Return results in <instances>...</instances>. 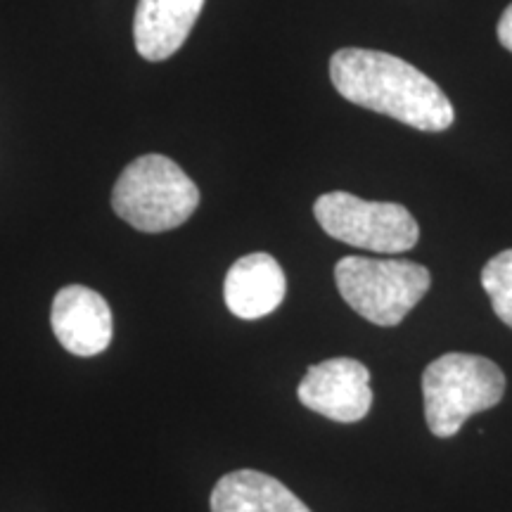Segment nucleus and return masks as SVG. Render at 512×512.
I'll list each match as a JSON object with an SVG mask.
<instances>
[{
  "instance_id": "obj_8",
  "label": "nucleus",
  "mask_w": 512,
  "mask_h": 512,
  "mask_svg": "<svg viewBox=\"0 0 512 512\" xmlns=\"http://www.w3.org/2000/svg\"><path fill=\"white\" fill-rule=\"evenodd\" d=\"M287 280L271 254H247L230 266L223 283L228 311L242 320H259L283 304Z\"/></svg>"
},
{
  "instance_id": "obj_12",
  "label": "nucleus",
  "mask_w": 512,
  "mask_h": 512,
  "mask_svg": "<svg viewBox=\"0 0 512 512\" xmlns=\"http://www.w3.org/2000/svg\"><path fill=\"white\" fill-rule=\"evenodd\" d=\"M498 41L505 50L512 53V3L505 8V12L498 19Z\"/></svg>"
},
{
  "instance_id": "obj_7",
  "label": "nucleus",
  "mask_w": 512,
  "mask_h": 512,
  "mask_svg": "<svg viewBox=\"0 0 512 512\" xmlns=\"http://www.w3.org/2000/svg\"><path fill=\"white\" fill-rule=\"evenodd\" d=\"M50 325L69 354L91 358L110 347L112 311L105 297L91 287L67 285L55 294Z\"/></svg>"
},
{
  "instance_id": "obj_10",
  "label": "nucleus",
  "mask_w": 512,
  "mask_h": 512,
  "mask_svg": "<svg viewBox=\"0 0 512 512\" xmlns=\"http://www.w3.org/2000/svg\"><path fill=\"white\" fill-rule=\"evenodd\" d=\"M209 505L211 512H311L283 482L256 470L223 475Z\"/></svg>"
},
{
  "instance_id": "obj_9",
  "label": "nucleus",
  "mask_w": 512,
  "mask_h": 512,
  "mask_svg": "<svg viewBox=\"0 0 512 512\" xmlns=\"http://www.w3.org/2000/svg\"><path fill=\"white\" fill-rule=\"evenodd\" d=\"M204 0H138L133 41L147 62H164L188 41Z\"/></svg>"
},
{
  "instance_id": "obj_4",
  "label": "nucleus",
  "mask_w": 512,
  "mask_h": 512,
  "mask_svg": "<svg viewBox=\"0 0 512 512\" xmlns=\"http://www.w3.org/2000/svg\"><path fill=\"white\" fill-rule=\"evenodd\" d=\"M335 283L358 316L394 328L430 292L432 275L415 261L344 256L335 266Z\"/></svg>"
},
{
  "instance_id": "obj_11",
  "label": "nucleus",
  "mask_w": 512,
  "mask_h": 512,
  "mask_svg": "<svg viewBox=\"0 0 512 512\" xmlns=\"http://www.w3.org/2000/svg\"><path fill=\"white\" fill-rule=\"evenodd\" d=\"M482 287L489 294L496 316L512 328V249L496 254L484 266Z\"/></svg>"
},
{
  "instance_id": "obj_6",
  "label": "nucleus",
  "mask_w": 512,
  "mask_h": 512,
  "mask_svg": "<svg viewBox=\"0 0 512 512\" xmlns=\"http://www.w3.org/2000/svg\"><path fill=\"white\" fill-rule=\"evenodd\" d=\"M299 401L335 422H358L373 408L370 370L356 358H328L306 370L297 387Z\"/></svg>"
},
{
  "instance_id": "obj_3",
  "label": "nucleus",
  "mask_w": 512,
  "mask_h": 512,
  "mask_svg": "<svg viewBox=\"0 0 512 512\" xmlns=\"http://www.w3.org/2000/svg\"><path fill=\"white\" fill-rule=\"evenodd\" d=\"M505 375L494 361L475 354H444L422 373L425 420L434 437H456L467 418L501 403Z\"/></svg>"
},
{
  "instance_id": "obj_5",
  "label": "nucleus",
  "mask_w": 512,
  "mask_h": 512,
  "mask_svg": "<svg viewBox=\"0 0 512 512\" xmlns=\"http://www.w3.org/2000/svg\"><path fill=\"white\" fill-rule=\"evenodd\" d=\"M320 228L344 245L377 254H401L420 238L418 221L394 202H368L351 192H325L313 204Z\"/></svg>"
},
{
  "instance_id": "obj_2",
  "label": "nucleus",
  "mask_w": 512,
  "mask_h": 512,
  "mask_svg": "<svg viewBox=\"0 0 512 512\" xmlns=\"http://www.w3.org/2000/svg\"><path fill=\"white\" fill-rule=\"evenodd\" d=\"M200 204V190L174 159L143 155L121 171L112 192L119 219L140 233H166L183 226Z\"/></svg>"
},
{
  "instance_id": "obj_1",
  "label": "nucleus",
  "mask_w": 512,
  "mask_h": 512,
  "mask_svg": "<svg viewBox=\"0 0 512 512\" xmlns=\"http://www.w3.org/2000/svg\"><path fill=\"white\" fill-rule=\"evenodd\" d=\"M330 81L344 100L418 131L441 133L456 121L437 83L396 55L342 48L330 57Z\"/></svg>"
}]
</instances>
